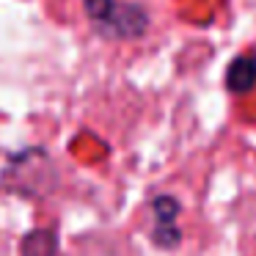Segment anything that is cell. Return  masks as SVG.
Listing matches in <instances>:
<instances>
[{
	"label": "cell",
	"mask_w": 256,
	"mask_h": 256,
	"mask_svg": "<svg viewBox=\"0 0 256 256\" xmlns=\"http://www.w3.org/2000/svg\"><path fill=\"white\" fill-rule=\"evenodd\" d=\"M83 3L86 14L102 36L135 39V36H144L149 28V14L135 3H118V0H83Z\"/></svg>",
	"instance_id": "6da1fadb"
},
{
	"label": "cell",
	"mask_w": 256,
	"mask_h": 256,
	"mask_svg": "<svg viewBox=\"0 0 256 256\" xmlns=\"http://www.w3.org/2000/svg\"><path fill=\"white\" fill-rule=\"evenodd\" d=\"M179 201L174 196H157L152 201V212H154V232H152V240H154L157 248H176L179 240H182V232L176 226V215H179Z\"/></svg>",
	"instance_id": "7a4b0ae2"
},
{
	"label": "cell",
	"mask_w": 256,
	"mask_h": 256,
	"mask_svg": "<svg viewBox=\"0 0 256 256\" xmlns=\"http://www.w3.org/2000/svg\"><path fill=\"white\" fill-rule=\"evenodd\" d=\"M226 88L232 94H248L256 88V52H242L228 64Z\"/></svg>",
	"instance_id": "3957f363"
}]
</instances>
